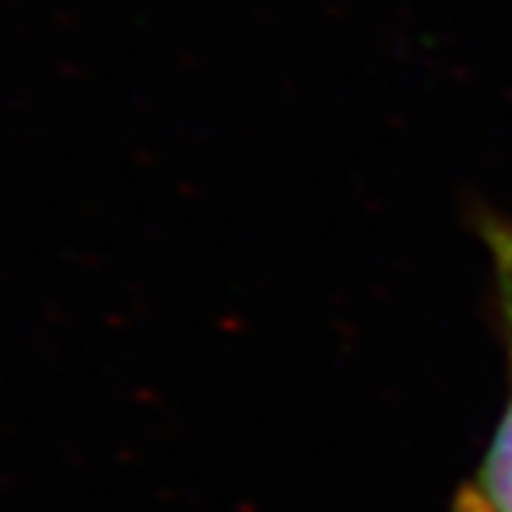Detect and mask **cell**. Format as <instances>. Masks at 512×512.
Masks as SVG:
<instances>
[{
    "label": "cell",
    "mask_w": 512,
    "mask_h": 512,
    "mask_svg": "<svg viewBox=\"0 0 512 512\" xmlns=\"http://www.w3.org/2000/svg\"><path fill=\"white\" fill-rule=\"evenodd\" d=\"M491 256L497 269V287H500V303L509 327V349H512V226H497L488 232Z\"/></svg>",
    "instance_id": "2"
},
{
    "label": "cell",
    "mask_w": 512,
    "mask_h": 512,
    "mask_svg": "<svg viewBox=\"0 0 512 512\" xmlns=\"http://www.w3.org/2000/svg\"><path fill=\"white\" fill-rule=\"evenodd\" d=\"M457 512H512V405L491 438L482 466L460 491Z\"/></svg>",
    "instance_id": "1"
}]
</instances>
